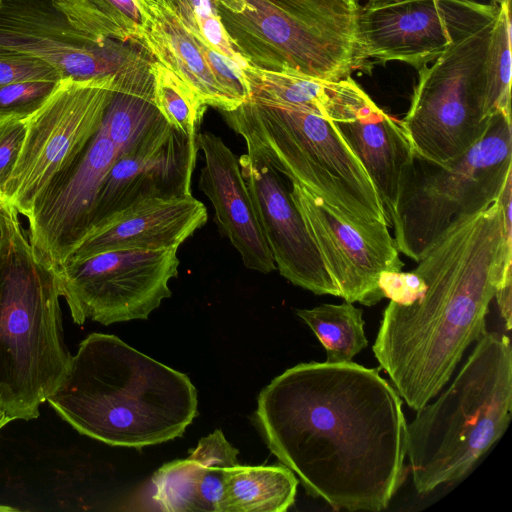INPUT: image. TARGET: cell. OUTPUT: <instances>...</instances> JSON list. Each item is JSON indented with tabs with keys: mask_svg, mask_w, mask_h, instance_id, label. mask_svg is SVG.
<instances>
[{
	"mask_svg": "<svg viewBox=\"0 0 512 512\" xmlns=\"http://www.w3.org/2000/svg\"><path fill=\"white\" fill-rule=\"evenodd\" d=\"M197 41L217 83L224 92L239 104L249 99L250 89L244 69L202 40L197 38Z\"/></svg>",
	"mask_w": 512,
	"mask_h": 512,
	"instance_id": "1f68e13d",
	"label": "cell"
},
{
	"mask_svg": "<svg viewBox=\"0 0 512 512\" xmlns=\"http://www.w3.org/2000/svg\"><path fill=\"white\" fill-rule=\"evenodd\" d=\"M118 157L100 128L81 156L35 199L26 217L35 258L59 271L85 237L102 183Z\"/></svg>",
	"mask_w": 512,
	"mask_h": 512,
	"instance_id": "9a60e30c",
	"label": "cell"
},
{
	"mask_svg": "<svg viewBox=\"0 0 512 512\" xmlns=\"http://www.w3.org/2000/svg\"><path fill=\"white\" fill-rule=\"evenodd\" d=\"M221 113L246 146L290 183L302 185L358 224L386 223L375 185L333 121L255 98Z\"/></svg>",
	"mask_w": 512,
	"mask_h": 512,
	"instance_id": "8992f818",
	"label": "cell"
},
{
	"mask_svg": "<svg viewBox=\"0 0 512 512\" xmlns=\"http://www.w3.org/2000/svg\"><path fill=\"white\" fill-rule=\"evenodd\" d=\"M14 511H18V509L15 507H12V506L0 504V512H14Z\"/></svg>",
	"mask_w": 512,
	"mask_h": 512,
	"instance_id": "74e56055",
	"label": "cell"
},
{
	"mask_svg": "<svg viewBox=\"0 0 512 512\" xmlns=\"http://www.w3.org/2000/svg\"><path fill=\"white\" fill-rule=\"evenodd\" d=\"M238 453L218 429L201 438L186 459L163 464L151 479L159 509L217 512L224 471L238 464Z\"/></svg>",
	"mask_w": 512,
	"mask_h": 512,
	"instance_id": "44dd1931",
	"label": "cell"
},
{
	"mask_svg": "<svg viewBox=\"0 0 512 512\" xmlns=\"http://www.w3.org/2000/svg\"><path fill=\"white\" fill-rule=\"evenodd\" d=\"M46 401L80 434L137 449L182 436L198 415L186 374L104 333L81 341Z\"/></svg>",
	"mask_w": 512,
	"mask_h": 512,
	"instance_id": "3957f363",
	"label": "cell"
},
{
	"mask_svg": "<svg viewBox=\"0 0 512 512\" xmlns=\"http://www.w3.org/2000/svg\"><path fill=\"white\" fill-rule=\"evenodd\" d=\"M369 1H380V0H369Z\"/></svg>",
	"mask_w": 512,
	"mask_h": 512,
	"instance_id": "ab89813d",
	"label": "cell"
},
{
	"mask_svg": "<svg viewBox=\"0 0 512 512\" xmlns=\"http://www.w3.org/2000/svg\"><path fill=\"white\" fill-rule=\"evenodd\" d=\"M163 1L194 36L243 69L249 66L226 33L212 0Z\"/></svg>",
	"mask_w": 512,
	"mask_h": 512,
	"instance_id": "f546056e",
	"label": "cell"
},
{
	"mask_svg": "<svg viewBox=\"0 0 512 512\" xmlns=\"http://www.w3.org/2000/svg\"><path fill=\"white\" fill-rule=\"evenodd\" d=\"M497 11L474 0L368 1L356 14L358 68L373 60L418 69L494 21Z\"/></svg>",
	"mask_w": 512,
	"mask_h": 512,
	"instance_id": "7c38bea8",
	"label": "cell"
},
{
	"mask_svg": "<svg viewBox=\"0 0 512 512\" xmlns=\"http://www.w3.org/2000/svg\"><path fill=\"white\" fill-rule=\"evenodd\" d=\"M250 98L304 108L328 118L332 82L290 72L244 68Z\"/></svg>",
	"mask_w": 512,
	"mask_h": 512,
	"instance_id": "4316f807",
	"label": "cell"
},
{
	"mask_svg": "<svg viewBox=\"0 0 512 512\" xmlns=\"http://www.w3.org/2000/svg\"><path fill=\"white\" fill-rule=\"evenodd\" d=\"M207 218L192 195L137 201L91 228L65 265L117 249H178Z\"/></svg>",
	"mask_w": 512,
	"mask_h": 512,
	"instance_id": "d6986e66",
	"label": "cell"
},
{
	"mask_svg": "<svg viewBox=\"0 0 512 512\" xmlns=\"http://www.w3.org/2000/svg\"><path fill=\"white\" fill-rule=\"evenodd\" d=\"M198 150L196 138L165 121L136 147L117 157L99 190L88 231L137 201L192 195Z\"/></svg>",
	"mask_w": 512,
	"mask_h": 512,
	"instance_id": "e0dca14e",
	"label": "cell"
},
{
	"mask_svg": "<svg viewBox=\"0 0 512 512\" xmlns=\"http://www.w3.org/2000/svg\"><path fill=\"white\" fill-rule=\"evenodd\" d=\"M254 422L306 493L335 510L382 511L405 480L402 400L379 369L298 364L262 389Z\"/></svg>",
	"mask_w": 512,
	"mask_h": 512,
	"instance_id": "6da1fadb",
	"label": "cell"
},
{
	"mask_svg": "<svg viewBox=\"0 0 512 512\" xmlns=\"http://www.w3.org/2000/svg\"><path fill=\"white\" fill-rule=\"evenodd\" d=\"M510 4L498 7L484 61V93L487 113L511 114V13Z\"/></svg>",
	"mask_w": 512,
	"mask_h": 512,
	"instance_id": "83f0119b",
	"label": "cell"
},
{
	"mask_svg": "<svg viewBox=\"0 0 512 512\" xmlns=\"http://www.w3.org/2000/svg\"><path fill=\"white\" fill-rule=\"evenodd\" d=\"M504 3H511V0H491V5L494 7H499Z\"/></svg>",
	"mask_w": 512,
	"mask_h": 512,
	"instance_id": "f35d334b",
	"label": "cell"
},
{
	"mask_svg": "<svg viewBox=\"0 0 512 512\" xmlns=\"http://www.w3.org/2000/svg\"><path fill=\"white\" fill-rule=\"evenodd\" d=\"M222 25L251 67L336 82L358 68L353 37L270 0H212Z\"/></svg>",
	"mask_w": 512,
	"mask_h": 512,
	"instance_id": "9c48e42d",
	"label": "cell"
},
{
	"mask_svg": "<svg viewBox=\"0 0 512 512\" xmlns=\"http://www.w3.org/2000/svg\"><path fill=\"white\" fill-rule=\"evenodd\" d=\"M290 193L339 297L367 306L384 298L383 275L404 266L388 225L358 224L295 182Z\"/></svg>",
	"mask_w": 512,
	"mask_h": 512,
	"instance_id": "4fadbf2b",
	"label": "cell"
},
{
	"mask_svg": "<svg viewBox=\"0 0 512 512\" xmlns=\"http://www.w3.org/2000/svg\"><path fill=\"white\" fill-rule=\"evenodd\" d=\"M238 161L280 274L314 294L339 297L281 173L252 148Z\"/></svg>",
	"mask_w": 512,
	"mask_h": 512,
	"instance_id": "2e32d148",
	"label": "cell"
},
{
	"mask_svg": "<svg viewBox=\"0 0 512 512\" xmlns=\"http://www.w3.org/2000/svg\"><path fill=\"white\" fill-rule=\"evenodd\" d=\"M74 29L95 42H141L143 14L136 0H46Z\"/></svg>",
	"mask_w": 512,
	"mask_h": 512,
	"instance_id": "d4e9b609",
	"label": "cell"
},
{
	"mask_svg": "<svg viewBox=\"0 0 512 512\" xmlns=\"http://www.w3.org/2000/svg\"><path fill=\"white\" fill-rule=\"evenodd\" d=\"M407 424V455L417 493L465 477L504 435L512 417V348L486 331L445 391Z\"/></svg>",
	"mask_w": 512,
	"mask_h": 512,
	"instance_id": "277c9868",
	"label": "cell"
},
{
	"mask_svg": "<svg viewBox=\"0 0 512 512\" xmlns=\"http://www.w3.org/2000/svg\"><path fill=\"white\" fill-rule=\"evenodd\" d=\"M330 120L358 157L376 187L392 227L403 172L413 151L400 124L380 109L349 76L337 82Z\"/></svg>",
	"mask_w": 512,
	"mask_h": 512,
	"instance_id": "ac0fdd59",
	"label": "cell"
},
{
	"mask_svg": "<svg viewBox=\"0 0 512 512\" xmlns=\"http://www.w3.org/2000/svg\"><path fill=\"white\" fill-rule=\"evenodd\" d=\"M511 114L493 116L484 136L442 166L413 153L391 228L399 252L418 261L425 248L462 215L492 204L512 176Z\"/></svg>",
	"mask_w": 512,
	"mask_h": 512,
	"instance_id": "52a82bcc",
	"label": "cell"
},
{
	"mask_svg": "<svg viewBox=\"0 0 512 512\" xmlns=\"http://www.w3.org/2000/svg\"><path fill=\"white\" fill-rule=\"evenodd\" d=\"M60 297L18 220L0 255V402L12 420L37 418L68 369Z\"/></svg>",
	"mask_w": 512,
	"mask_h": 512,
	"instance_id": "5b68a950",
	"label": "cell"
},
{
	"mask_svg": "<svg viewBox=\"0 0 512 512\" xmlns=\"http://www.w3.org/2000/svg\"><path fill=\"white\" fill-rule=\"evenodd\" d=\"M511 228L501 194L458 217L420 255L410 294L385 308L372 349L411 409L438 395L487 331L493 298L511 329Z\"/></svg>",
	"mask_w": 512,
	"mask_h": 512,
	"instance_id": "7a4b0ae2",
	"label": "cell"
},
{
	"mask_svg": "<svg viewBox=\"0 0 512 512\" xmlns=\"http://www.w3.org/2000/svg\"><path fill=\"white\" fill-rule=\"evenodd\" d=\"M19 213L0 195V255L11 243Z\"/></svg>",
	"mask_w": 512,
	"mask_h": 512,
	"instance_id": "e575fe53",
	"label": "cell"
},
{
	"mask_svg": "<svg viewBox=\"0 0 512 512\" xmlns=\"http://www.w3.org/2000/svg\"><path fill=\"white\" fill-rule=\"evenodd\" d=\"M196 142L204 155L199 187L213 204L219 230L247 268L265 274L274 271L276 265L235 154L210 132L198 133Z\"/></svg>",
	"mask_w": 512,
	"mask_h": 512,
	"instance_id": "ffe728a7",
	"label": "cell"
},
{
	"mask_svg": "<svg viewBox=\"0 0 512 512\" xmlns=\"http://www.w3.org/2000/svg\"><path fill=\"white\" fill-rule=\"evenodd\" d=\"M493 22L453 44L432 65L418 68L411 104L400 122L414 154L445 164L486 133L484 61Z\"/></svg>",
	"mask_w": 512,
	"mask_h": 512,
	"instance_id": "ba28073f",
	"label": "cell"
},
{
	"mask_svg": "<svg viewBox=\"0 0 512 512\" xmlns=\"http://www.w3.org/2000/svg\"><path fill=\"white\" fill-rule=\"evenodd\" d=\"M143 14L141 43L153 59L184 81L208 106L230 111L240 104L217 83L197 38L163 0H136Z\"/></svg>",
	"mask_w": 512,
	"mask_h": 512,
	"instance_id": "7402d4cb",
	"label": "cell"
},
{
	"mask_svg": "<svg viewBox=\"0 0 512 512\" xmlns=\"http://www.w3.org/2000/svg\"><path fill=\"white\" fill-rule=\"evenodd\" d=\"M147 53L141 42L93 41L46 0H0V55L40 60L62 78L114 75Z\"/></svg>",
	"mask_w": 512,
	"mask_h": 512,
	"instance_id": "5bb4252c",
	"label": "cell"
},
{
	"mask_svg": "<svg viewBox=\"0 0 512 512\" xmlns=\"http://www.w3.org/2000/svg\"><path fill=\"white\" fill-rule=\"evenodd\" d=\"M114 77L62 78L26 119L24 143L2 193L19 214L28 216L38 195L76 162L98 132Z\"/></svg>",
	"mask_w": 512,
	"mask_h": 512,
	"instance_id": "30bf717a",
	"label": "cell"
},
{
	"mask_svg": "<svg viewBox=\"0 0 512 512\" xmlns=\"http://www.w3.org/2000/svg\"><path fill=\"white\" fill-rule=\"evenodd\" d=\"M298 480L285 465L227 468L217 512H284L295 502Z\"/></svg>",
	"mask_w": 512,
	"mask_h": 512,
	"instance_id": "cb8c5ba5",
	"label": "cell"
},
{
	"mask_svg": "<svg viewBox=\"0 0 512 512\" xmlns=\"http://www.w3.org/2000/svg\"><path fill=\"white\" fill-rule=\"evenodd\" d=\"M11 421H13L12 418L0 402V430Z\"/></svg>",
	"mask_w": 512,
	"mask_h": 512,
	"instance_id": "8d00e7d4",
	"label": "cell"
},
{
	"mask_svg": "<svg viewBox=\"0 0 512 512\" xmlns=\"http://www.w3.org/2000/svg\"><path fill=\"white\" fill-rule=\"evenodd\" d=\"M26 136V119L0 121V195L12 174Z\"/></svg>",
	"mask_w": 512,
	"mask_h": 512,
	"instance_id": "836d02e7",
	"label": "cell"
},
{
	"mask_svg": "<svg viewBox=\"0 0 512 512\" xmlns=\"http://www.w3.org/2000/svg\"><path fill=\"white\" fill-rule=\"evenodd\" d=\"M62 79L52 66L33 58L0 55V86L19 81H54Z\"/></svg>",
	"mask_w": 512,
	"mask_h": 512,
	"instance_id": "d6a6232c",
	"label": "cell"
},
{
	"mask_svg": "<svg viewBox=\"0 0 512 512\" xmlns=\"http://www.w3.org/2000/svg\"><path fill=\"white\" fill-rule=\"evenodd\" d=\"M329 11L355 17L359 8V0H310Z\"/></svg>",
	"mask_w": 512,
	"mask_h": 512,
	"instance_id": "d590c367",
	"label": "cell"
},
{
	"mask_svg": "<svg viewBox=\"0 0 512 512\" xmlns=\"http://www.w3.org/2000/svg\"><path fill=\"white\" fill-rule=\"evenodd\" d=\"M177 249L128 248L95 254L57 271L61 297L73 321L110 325L146 320L171 297L169 281L178 275Z\"/></svg>",
	"mask_w": 512,
	"mask_h": 512,
	"instance_id": "8fae6325",
	"label": "cell"
},
{
	"mask_svg": "<svg viewBox=\"0 0 512 512\" xmlns=\"http://www.w3.org/2000/svg\"><path fill=\"white\" fill-rule=\"evenodd\" d=\"M155 104L166 122L189 137H197L207 105L171 70L151 63Z\"/></svg>",
	"mask_w": 512,
	"mask_h": 512,
	"instance_id": "f1b7e54d",
	"label": "cell"
},
{
	"mask_svg": "<svg viewBox=\"0 0 512 512\" xmlns=\"http://www.w3.org/2000/svg\"><path fill=\"white\" fill-rule=\"evenodd\" d=\"M296 314L323 345L329 363L351 362L368 345L362 310L353 303L322 304Z\"/></svg>",
	"mask_w": 512,
	"mask_h": 512,
	"instance_id": "484cf974",
	"label": "cell"
},
{
	"mask_svg": "<svg viewBox=\"0 0 512 512\" xmlns=\"http://www.w3.org/2000/svg\"><path fill=\"white\" fill-rule=\"evenodd\" d=\"M150 53L115 74L112 95L101 129L118 156L136 147L166 120L159 112L153 89Z\"/></svg>",
	"mask_w": 512,
	"mask_h": 512,
	"instance_id": "603a6c76",
	"label": "cell"
},
{
	"mask_svg": "<svg viewBox=\"0 0 512 512\" xmlns=\"http://www.w3.org/2000/svg\"><path fill=\"white\" fill-rule=\"evenodd\" d=\"M57 83L19 81L0 86V121L27 119L43 105Z\"/></svg>",
	"mask_w": 512,
	"mask_h": 512,
	"instance_id": "4dcf8cb0",
	"label": "cell"
}]
</instances>
